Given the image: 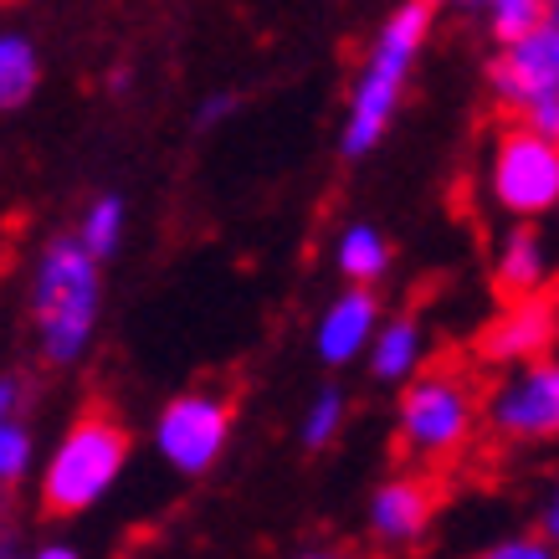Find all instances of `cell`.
<instances>
[{"mask_svg":"<svg viewBox=\"0 0 559 559\" xmlns=\"http://www.w3.org/2000/svg\"><path fill=\"white\" fill-rule=\"evenodd\" d=\"M431 21H437L431 0H401L385 16V26L374 32L355 83H349V103H344V129H340L344 159H365L390 134V123H395L401 103H406L411 78H416V62L426 51Z\"/></svg>","mask_w":559,"mask_h":559,"instance_id":"obj_1","label":"cell"},{"mask_svg":"<svg viewBox=\"0 0 559 559\" xmlns=\"http://www.w3.org/2000/svg\"><path fill=\"white\" fill-rule=\"evenodd\" d=\"M103 262L87 252L78 237H51L41 247L32 267V293H26V308H32L36 323V344H41V359L68 370L93 349V334H98V308H103Z\"/></svg>","mask_w":559,"mask_h":559,"instance_id":"obj_2","label":"cell"},{"mask_svg":"<svg viewBox=\"0 0 559 559\" xmlns=\"http://www.w3.org/2000/svg\"><path fill=\"white\" fill-rule=\"evenodd\" d=\"M129 467V431L103 411H87L62 431V441L51 447V457L41 462V503L47 513H87L103 503L114 483Z\"/></svg>","mask_w":559,"mask_h":559,"instance_id":"obj_3","label":"cell"},{"mask_svg":"<svg viewBox=\"0 0 559 559\" xmlns=\"http://www.w3.org/2000/svg\"><path fill=\"white\" fill-rule=\"evenodd\" d=\"M477 431V390L457 370H421L401 385L395 406V441L416 462H447Z\"/></svg>","mask_w":559,"mask_h":559,"instance_id":"obj_4","label":"cell"},{"mask_svg":"<svg viewBox=\"0 0 559 559\" xmlns=\"http://www.w3.org/2000/svg\"><path fill=\"white\" fill-rule=\"evenodd\" d=\"M488 201L509 221L559 216V139L539 134L534 123H503L488 144Z\"/></svg>","mask_w":559,"mask_h":559,"instance_id":"obj_5","label":"cell"},{"mask_svg":"<svg viewBox=\"0 0 559 559\" xmlns=\"http://www.w3.org/2000/svg\"><path fill=\"white\" fill-rule=\"evenodd\" d=\"M231 426H237V416H231L226 395H216V390H180L154 416V452L180 477H205L226 457Z\"/></svg>","mask_w":559,"mask_h":559,"instance_id":"obj_6","label":"cell"},{"mask_svg":"<svg viewBox=\"0 0 559 559\" xmlns=\"http://www.w3.org/2000/svg\"><path fill=\"white\" fill-rule=\"evenodd\" d=\"M488 426L513 447H539V441H559V355L513 365L498 385H492L488 406H483Z\"/></svg>","mask_w":559,"mask_h":559,"instance_id":"obj_7","label":"cell"},{"mask_svg":"<svg viewBox=\"0 0 559 559\" xmlns=\"http://www.w3.org/2000/svg\"><path fill=\"white\" fill-rule=\"evenodd\" d=\"M488 87L492 98L503 103L509 114L524 119L528 108H539L544 98L559 93V11L534 26V32L513 36L503 47L492 51L488 62Z\"/></svg>","mask_w":559,"mask_h":559,"instance_id":"obj_8","label":"cell"},{"mask_svg":"<svg viewBox=\"0 0 559 559\" xmlns=\"http://www.w3.org/2000/svg\"><path fill=\"white\" fill-rule=\"evenodd\" d=\"M559 349V298L549 293H528V298H509L488 319V329L477 334V355L498 365V370H513V365H528V359H544Z\"/></svg>","mask_w":559,"mask_h":559,"instance_id":"obj_9","label":"cell"},{"mask_svg":"<svg viewBox=\"0 0 559 559\" xmlns=\"http://www.w3.org/2000/svg\"><path fill=\"white\" fill-rule=\"evenodd\" d=\"M431 519H437V488H431L421 473L385 477V483L370 492V509H365L370 539L380 544V549H411V544H421Z\"/></svg>","mask_w":559,"mask_h":559,"instance_id":"obj_10","label":"cell"},{"mask_svg":"<svg viewBox=\"0 0 559 559\" xmlns=\"http://www.w3.org/2000/svg\"><path fill=\"white\" fill-rule=\"evenodd\" d=\"M380 323H385V313H380L374 288L349 283L340 298H329V308H323L319 323H313V355H319L329 370H344V365H355V359L370 355Z\"/></svg>","mask_w":559,"mask_h":559,"instance_id":"obj_11","label":"cell"},{"mask_svg":"<svg viewBox=\"0 0 559 559\" xmlns=\"http://www.w3.org/2000/svg\"><path fill=\"white\" fill-rule=\"evenodd\" d=\"M555 277V252H549V237L539 231V221H513L509 231L498 237V252H492V283L503 298H528V293H544Z\"/></svg>","mask_w":559,"mask_h":559,"instance_id":"obj_12","label":"cell"},{"mask_svg":"<svg viewBox=\"0 0 559 559\" xmlns=\"http://www.w3.org/2000/svg\"><path fill=\"white\" fill-rule=\"evenodd\" d=\"M365 370H370V380H380V385H406V380H416V374L426 370V329H421V319L401 313V319L380 323L370 355H365Z\"/></svg>","mask_w":559,"mask_h":559,"instance_id":"obj_13","label":"cell"},{"mask_svg":"<svg viewBox=\"0 0 559 559\" xmlns=\"http://www.w3.org/2000/svg\"><path fill=\"white\" fill-rule=\"evenodd\" d=\"M390 237L380 231V226H370V221H355V226H344L340 241H334V267H340V277H349V283H359V288H374L380 277L390 272Z\"/></svg>","mask_w":559,"mask_h":559,"instance_id":"obj_14","label":"cell"},{"mask_svg":"<svg viewBox=\"0 0 559 559\" xmlns=\"http://www.w3.org/2000/svg\"><path fill=\"white\" fill-rule=\"evenodd\" d=\"M36 83H41V51H36V41L21 32H0V114L32 103Z\"/></svg>","mask_w":559,"mask_h":559,"instance_id":"obj_15","label":"cell"},{"mask_svg":"<svg viewBox=\"0 0 559 559\" xmlns=\"http://www.w3.org/2000/svg\"><path fill=\"white\" fill-rule=\"evenodd\" d=\"M549 11H555V0H477V16H483V26H488V36L498 47L534 32Z\"/></svg>","mask_w":559,"mask_h":559,"instance_id":"obj_16","label":"cell"},{"mask_svg":"<svg viewBox=\"0 0 559 559\" xmlns=\"http://www.w3.org/2000/svg\"><path fill=\"white\" fill-rule=\"evenodd\" d=\"M123 221H129V211H123L119 195H98V201L83 211V221H78V241H83L98 262H108L123 241Z\"/></svg>","mask_w":559,"mask_h":559,"instance_id":"obj_17","label":"cell"},{"mask_svg":"<svg viewBox=\"0 0 559 559\" xmlns=\"http://www.w3.org/2000/svg\"><path fill=\"white\" fill-rule=\"evenodd\" d=\"M344 416H349V406H344V395L334 385H323L313 401H308L304 421H298V441H304L308 452H323L329 441L344 431Z\"/></svg>","mask_w":559,"mask_h":559,"instance_id":"obj_18","label":"cell"},{"mask_svg":"<svg viewBox=\"0 0 559 559\" xmlns=\"http://www.w3.org/2000/svg\"><path fill=\"white\" fill-rule=\"evenodd\" d=\"M26 473H32V426L11 416L0 426V488H16Z\"/></svg>","mask_w":559,"mask_h":559,"instance_id":"obj_19","label":"cell"},{"mask_svg":"<svg viewBox=\"0 0 559 559\" xmlns=\"http://www.w3.org/2000/svg\"><path fill=\"white\" fill-rule=\"evenodd\" d=\"M473 559H559V549L544 539V534H509V539L488 544V549Z\"/></svg>","mask_w":559,"mask_h":559,"instance_id":"obj_20","label":"cell"},{"mask_svg":"<svg viewBox=\"0 0 559 559\" xmlns=\"http://www.w3.org/2000/svg\"><path fill=\"white\" fill-rule=\"evenodd\" d=\"M226 114H237V98H231V93H211V98L195 108V123H201V129H216Z\"/></svg>","mask_w":559,"mask_h":559,"instance_id":"obj_21","label":"cell"},{"mask_svg":"<svg viewBox=\"0 0 559 559\" xmlns=\"http://www.w3.org/2000/svg\"><path fill=\"white\" fill-rule=\"evenodd\" d=\"M524 123H534L539 134L559 139V93H555V98H544L539 108H528V114H524Z\"/></svg>","mask_w":559,"mask_h":559,"instance_id":"obj_22","label":"cell"},{"mask_svg":"<svg viewBox=\"0 0 559 559\" xmlns=\"http://www.w3.org/2000/svg\"><path fill=\"white\" fill-rule=\"evenodd\" d=\"M16 406H21V380L16 374H0V426L16 416Z\"/></svg>","mask_w":559,"mask_h":559,"instance_id":"obj_23","label":"cell"},{"mask_svg":"<svg viewBox=\"0 0 559 559\" xmlns=\"http://www.w3.org/2000/svg\"><path fill=\"white\" fill-rule=\"evenodd\" d=\"M539 524H544V539L559 549V483H555V492H549V503H544V519H539Z\"/></svg>","mask_w":559,"mask_h":559,"instance_id":"obj_24","label":"cell"},{"mask_svg":"<svg viewBox=\"0 0 559 559\" xmlns=\"http://www.w3.org/2000/svg\"><path fill=\"white\" fill-rule=\"evenodd\" d=\"M26 559H83V555H78L72 544H57V539H51V544H41V549H32Z\"/></svg>","mask_w":559,"mask_h":559,"instance_id":"obj_25","label":"cell"},{"mask_svg":"<svg viewBox=\"0 0 559 559\" xmlns=\"http://www.w3.org/2000/svg\"><path fill=\"white\" fill-rule=\"evenodd\" d=\"M437 11H477V0H431Z\"/></svg>","mask_w":559,"mask_h":559,"instance_id":"obj_26","label":"cell"},{"mask_svg":"<svg viewBox=\"0 0 559 559\" xmlns=\"http://www.w3.org/2000/svg\"><path fill=\"white\" fill-rule=\"evenodd\" d=\"M298 559H349V555H340V549H304Z\"/></svg>","mask_w":559,"mask_h":559,"instance_id":"obj_27","label":"cell"},{"mask_svg":"<svg viewBox=\"0 0 559 559\" xmlns=\"http://www.w3.org/2000/svg\"><path fill=\"white\" fill-rule=\"evenodd\" d=\"M5 559H26V555H11V549H5Z\"/></svg>","mask_w":559,"mask_h":559,"instance_id":"obj_28","label":"cell"},{"mask_svg":"<svg viewBox=\"0 0 559 559\" xmlns=\"http://www.w3.org/2000/svg\"><path fill=\"white\" fill-rule=\"evenodd\" d=\"M0 559H5V544H0Z\"/></svg>","mask_w":559,"mask_h":559,"instance_id":"obj_29","label":"cell"},{"mask_svg":"<svg viewBox=\"0 0 559 559\" xmlns=\"http://www.w3.org/2000/svg\"><path fill=\"white\" fill-rule=\"evenodd\" d=\"M555 11H559V0H555Z\"/></svg>","mask_w":559,"mask_h":559,"instance_id":"obj_30","label":"cell"}]
</instances>
